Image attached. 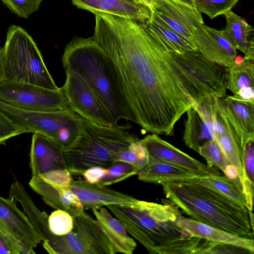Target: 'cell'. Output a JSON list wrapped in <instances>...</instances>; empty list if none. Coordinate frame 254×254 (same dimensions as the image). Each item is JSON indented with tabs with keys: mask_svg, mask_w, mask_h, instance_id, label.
I'll use <instances>...</instances> for the list:
<instances>
[{
	"mask_svg": "<svg viewBox=\"0 0 254 254\" xmlns=\"http://www.w3.org/2000/svg\"><path fill=\"white\" fill-rule=\"evenodd\" d=\"M93 38L111 59L127 103L145 132L173 135L195 102L180 79L170 51L130 18L97 13Z\"/></svg>",
	"mask_w": 254,
	"mask_h": 254,
	"instance_id": "1",
	"label": "cell"
},
{
	"mask_svg": "<svg viewBox=\"0 0 254 254\" xmlns=\"http://www.w3.org/2000/svg\"><path fill=\"white\" fill-rule=\"evenodd\" d=\"M167 202L138 199L133 204L107 206L149 254H199L204 240L190 236L179 226L182 214L176 206Z\"/></svg>",
	"mask_w": 254,
	"mask_h": 254,
	"instance_id": "2",
	"label": "cell"
},
{
	"mask_svg": "<svg viewBox=\"0 0 254 254\" xmlns=\"http://www.w3.org/2000/svg\"><path fill=\"white\" fill-rule=\"evenodd\" d=\"M62 62L65 71L86 82L117 123L126 120L136 124L112 60L93 36L71 40Z\"/></svg>",
	"mask_w": 254,
	"mask_h": 254,
	"instance_id": "3",
	"label": "cell"
},
{
	"mask_svg": "<svg viewBox=\"0 0 254 254\" xmlns=\"http://www.w3.org/2000/svg\"><path fill=\"white\" fill-rule=\"evenodd\" d=\"M166 198L198 222L238 236L252 238L249 211L193 180L162 184Z\"/></svg>",
	"mask_w": 254,
	"mask_h": 254,
	"instance_id": "4",
	"label": "cell"
},
{
	"mask_svg": "<svg viewBox=\"0 0 254 254\" xmlns=\"http://www.w3.org/2000/svg\"><path fill=\"white\" fill-rule=\"evenodd\" d=\"M82 118L78 136L63 150L67 169L72 175H82L92 167H109L120 151L139 139L131 133L129 124L105 126Z\"/></svg>",
	"mask_w": 254,
	"mask_h": 254,
	"instance_id": "5",
	"label": "cell"
},
{
	"mask_svg": "<svg viewBox=\"0 0 254 254\" xmlns=\"http://www.w3.org/2000/svg\"><path fill=\"white\" fill-rule=\"evenodd\" d=\"M3 80L32 84L52 90L59 88L32 37L15 25L10 26L6 32L3 46Z\"/></svg>",
	"mask_w": 254,
	"mask_h": 254,
	"instance_id": "6",
	"label": "cell"
},
{
	"mask_svg": "<svg viewBox=\"0 0 254 254\" xmlns=\"http://www.w3.org/2000/svg\"><path fill=\"white\" fill-rule=\"evenodd\" d=\"M170 53L178 74L195 103L226 96L228 67L210 61L197 50Z\"/></svg>",
	"mask_w": 254,
	"mask_h": 254,
	"instance_id": "7",
	"label": "cell"
},
{
	"mask_svg": "<svg viewBox=\"0 0 254 254\" xmlns=\"http://www.w3.org/2000/svg\"><path fill=\"white\" fill-rule=\"evenodd\" d=\"M0 111L27 133L43 135L63 150L75 140L82 127V117L69 107L53 112L29 111L0 101Z\"/></svg>",
	"mask_w": 254,
	"mask_h": 254,
	"instance_id": "8",
	"label": "cell"
},
{
	"mask_svg": "<svg viewBox=\"0 0 254 254\" xmlns=\"http://www.w3.org/2000/svg\"><path fill=\"white\" fill-rule=\"evenodd\" d=\"M72 230L64 236L52 234L43 243L51 254H115L114 247L99 223L84 211L74 216Z\"/></svg>",
	"mask_w": 254,
	"mask_h": 254,
	"instance_id": "9",
	"label": "cell"
},
{
	"mask_svg": "<svg viewBox=\"0 0 254 254\" xmlns=\"http://www.w3.org/2000/svg\"><path fill=\"white\" fill-rule=\"evenodd\" d=\"M0 101L29 111L53 112L69 107L61 88L52 90L32 84L5 80L0 82Z\"/></svg>",
	"mask_w": 254,
	"mask_h": 254,
	"instance_id": "10",
	"label": "cell"
},
{
	"mask_svg": "<svg viewBox=\"0 0 254 254\" xmlns=\"http://www.w3.org/2000/svg\"><path fill=\"white\" fill-rule=\"evenodd\" d=\"M65 72L66 79L61 88L70 109L98 125L111 126L118 124L83 79L70 71Z\"/></svg>",
	"mask_w": 254,
	"mask_h": 254,
	"instance_id": "11",
	"label": "cell"
},
{
	"mask_svg": "<svg viewBox=\"0 0 254 254\" xmlns=\"http://www.w3.org/2000/svg\"><path fill=\"white\" fill-rule=\"evenodd\" d=\"M140 141L145 148L149 159L177 165L194 173L199 177L221 174L215 167L192 158L162 139L158 134H148L140 139Z\"/></svg>",
	"mask_w": 254,
	"mask_h": 254,
	"instance_id": "12",
	"label": "cell"
},
{
	"mask_svg": "<svg viewBox=\"0 0 254 254\" xmlns=\"http://www.w3.org/2000/svg\"><path fill=\"white\" fill-rule=\"evenodd\" d=\"M152 10L171 28L193 43L194 31L204 24L201 12L195 7L177 0H157Z\"/></svg>",
	"mask_w": 254,
	"mask_h": 254,
	"instance_id": "13",
	"label": "cell"
},
{
	"mask_svg": "<svg viewBox=\"0 0 254 254\" xmlns=\"http://www.w3.org/2000/svg\"><path fill=\"white\" fill-rule=\"evenodd\" d=\"M192 40L203 56L225 67L233 64L237 57V50L224 37L221 30L203 24L195 29Z\"/></svg>",
	"mask_w": 254,
	"mask_h": 254,
	"instance_id": "14",
	"label": "cell"
},
{
	"mask_svg": "<svg viewBox=\"0 0 254 254\" xmlns=\"http://www.w3.org/2000/svg\"><path fill=\"white\" fill-rule=\"evenodd\" d=\"M74 193L84 210L99 208L111 204L135 203L138 199L130 195L85 180L73 181L67 188Z\"/></svg>",
	"mask_w": 254,
	"mask_h": 254,
	"instance_id": "15",
	"label": "cell"
},
{
	"mask_svg": "<svg viewBox=\"0 0 254 254\" xmlns=\"http://www.w3.org/2000/svg\"><path fill=\"white\" fill-rule=\"evenodd\" d=\"M0 227L16 239L34 249L42 241L30 220L17 202L0 196Z\"/></svg>",
	"mask_w": 254,
	"mask_h": 254,
	"instance_id": "16",
	"label": "cell"
},
{
	"mask_svg": "<svg viewBox=\"0 0 254 254\" xmlns=\"http://www.w3.org/2000/svg\"><path fill=\"white\" fill-rule=\"evenodd\" d=\"M78 8L93 14L107 13L145 23L152 9L139 0H71Z\"/></svg>",
	"mask_w": 254,
	"mask_h": 254,
	"instance_id": "17",
	"label": "cell"
},
{
	"mask_svg": "<svg viewBox=\"0 0 254 254\" xmlns=\"http://www.w3.org/2000/svg\"><path fill=\"white\" fill-rule=\"evenodd\" d=\"M63 149L47 137L33 133L29 153L32 176L48 172L67 169Z\"/></svg>",
	"mask_w": 254,
	"mask_h": 254,
	"instance_id": "18",
	"label": "cell"
},
{
	"mask_svg": "<svg viewBox=\"0 0 254 254\" xmlns=\"http://www.w3.org/2000/svg\"><path fill=\"white\" fill-rule=\"evenodd\" d=\"M226 117L242 149L248 141L254 139V101L235 95L224 98Z\"/></svg>",
	"mask_w": 254,
	"mask_h": 254,
	"instance_id": "19",
	"label": "cell"
},
{
	"mask_svg": "<svg viewBox=\"0 0 254 254\" xmlns=\"http://www.w3.org/2000/svg\"><path fill=\"white\" fill-rule=\"evenodd\" d=\"M179 226L190 236L211 242L236 246L254 252V241L248 238L233 234L223 230L198 222L181 215L178 220Z\"/></svg>",
	"mask_w": 254,
	"mask_h": 254,
	"instance_id": "20",
	"label": "cell"
},
{
	"mask_svg": "<svg viewBox=\"0 0 254 254\" xmlns=\"http://www.w3.org/2000/svg\"><path fill=\"white\" fill-rule=\"evenodd\" d=\"M29 185L46 204L55 209L67 211L73 216L85 210L77 196L68 188L54 186L38 176H32Z\"/></svg>",
	"mask_w": 254,
	"mask_h": 254,
	"instance_id": "21",
	"label": "cell"
},
{
	"mask_svg": "<svg viewBox=\"0 0 254 254\" xmlns=\"http://www.w3.org/2000/svg\"><path fill=\"white\" fill-rule=\"evenodd\" d=\"M138 179L155 184L184 182L199 178L182 167L162 161L149 159L148 163L137 173Z\"/></svg>",
	"mask_w": 254,
	"mask_h": 254,
	"instance_id": "22",
	"label": "cell"
},
{
	"mask_svg": "<svg viewBox=\"0 0 254 254\" xmlns=\"http://www.w3.org/2000/svg\"><path fill=\"white\" fill-rule=\"evenodd\" d=\"M92 212L114 248L116 253L132 254L136 247L135 240L125 227L104 207L93 208Z\"/></svg>",
	"mask_w": 254,
	"mask_h": 254,
	"instance_id": "23",
	"label": "cell"
},
{
	"mask_svg": "<svg viewBox=\"0 0 254 254\" xmlns=\"http://www.w3.org/2000/svg\"><path fill=\"white\" fill-rule=\"evenodd\" d=\"M186 113L187 117L183 140L188 147L198 153L201 146L214 139L213 132L195 103L190 107Z\"/></svg>",
	"mask_w": 254,
	"mask_h": 254,
	"instance_id": "24",
	"label": "cell"
},
{
	"mask_svg": "<svg viewBox=\"0 0 254 254\" xmlns=\"http://www.w3.org/2000/svg\"><path fill=\"white\" fill-rule=\"evenodd\" d=\"M144 24L170 51L181 54L187 50H197L192 42L171 28L152 10L151 17Z\"/></svg>",
	"mask_w": 254,
	"mask_h": 254,
	"instance_id": "25",
	"label": "cell"
},
{
	"mask_svg": "<svg viewBox=\"0 0 254 254\" xmlns=\"http://www.w3.org/2000/svg\"><path fill=\"white\" fill-rule=\"evenodd\" d=\"M224 16L226 25L221 30L224 37L236 50L245 54L250 40L254 38V27L232 11Z\"/></svg>",
	"mask_w": 254,
	"mask_h": 254,
	"instance_id": "26",
	"label": "cell"
},
{
	"mask_svg": "<svg viewBox=\"0 0 254 254\" xmlns=\"http://www.w3.org/2000/svg\"><path fill=\"white\" fill-rule=\"evenodd\" d=\"M228 68L227 89L234 95L254 90V60L237 57Z\"/></svg>",
	"mask_w": 254,
	"mask_h": 254,
	"instance_id": "27",
	"label": "cell"
},
{
	"mask_svg": "<svg viewBox=\"0 0 254 254\" xmlns=\"http://www.w3.org/2000/svg\"><path fill=\"white\" fill-rule=\"evenodd\" d=\"M230 201L247 208L246 199L241 188L225 175H210L193 180Z\"/></svg>",
	"mask_w": 254,
	"mask_h": 254,
	"instance_id": "28",
	"label": "cell"
},
{
	"mask_svg": "<svg viewBox=\"0 0 254 254\" xmlns=\"http://www.w3.org/2000/svg\"><path fill=\"white\" fill-rule=\"evenodd\" d=\"M198 153L205 159L207 164L221 171L236 184H240L236 169L229 163L215 139L203 144L199 148Z\"/></svg>",
	"mask_w": 254,
	"mask_h": 254,
	"instance_id": "29",
	"label": "cell"
},
{
	"mask_svg": "<svg viewBox=\"0 0 254 254\" xmlns=\"http://www.w3.org/2000/svg\"><path fill=\"white\" fill-rule=\"evenodd\" d=\"M214 139L229 163L236 169L241 185L245 180L242 165V150L232 127L231 126L223 133L215 136Z\"/></svg>",
	"mask_w": 254,
	"mask_h": 254,
	"instance_id": "30",
	"label": "cell"
},
{
	"mask_svg": "<svg viewBox=\"0 0 254 254\" xmlns=\"http://www.w3.org/2000/svg\"><path fill=\"white\" fill-rule=\"evenodd\" d=\"M139 169L127 162L117 161L105 168L104 174L98 184L108 186L137 174Z\"/></svg>",
	"mask_w": 254,
	"mask_h": 254,
	"instance_id": "31",
	"label": "cell"
},
{
	"mask_svg": "<svg viewBox=\"0 0 254 254\" xmlns=\"http://www.w3.org/2000/svg\"><path fill=\"white\" fill-rule=\"evenodd\" d=\"M124 161L131 163L140 170L149 161L148 153L140 139L131 142L117 155L115 162Z\"/></svg>",
	"mask_w": 254,
	"mask_h": 254,
	"instance_id": "32",
	"label": "cell"
},
{
	"mask_svg": "<svg viewBox=\"0 0 254 254\" xmlns=\"http://www.w3.org/2000/svg\"><path fill=\"white\" fill-rule=\"evenodd\" d=\"M239 0H193L195 8L211 19L231 11Z\"/></svg>",
	"mask_w": 254,
	"mask_h": 254,
	"instance_id": "33",
	"label": "cell"
},
{
	"mask_svg": "<svg viewBox=\"0 0 254 254\" xmlns=\"http://www.w3.org/2000/svg\"><path fill=\"white\" fill-rule=\"evenodd\" d=\"M48 224L50 232L56 236H64L73 229V216L68 211L56 209L48 217Z\"/></svg>",
	"mask_w": 254,
	"mask_h": 254,
	"instance_id": "34",
	"label": "cell"
},
{
	"mask_svg": "<svg viewBox=\"0 0 254 254\" xmlns=\"http://www.w3.org/2000/svg\"><path fill=\"white\" fill-rule=\"evenodd\" d=\"M34 248L0 228V254H34Z\"/></svg>",
	"mask_w": 254,
	"mask_h": 254,
	"instance_id": "35",
	"label": "cell"
},
{
	"mask_svg": "<svg viewBox=\"0 0 254 254\" xmlns=\"http://www.w3.org/2000/svg\"><path fill=\"white\" fill-rule=\"evenodd\" d=\"M242 165L245 178L242 188L254 187V139L246 142L242 149Z\"/></svg>",
	"mask_w": 254,
	"mask_h": 254,
	"instance_id": "36",
	"label": "cell"
},
{
	"mask_svg": "<svg viewBox=\"0 0 254 254\" xmlns=\"http://www.w3.org/2000/svg\"><path fill=\"white\" fill-rule=\"evenodd\" d=\"M14 13L20 17L27 18L37 11L42 0H1Z\"/></svg>",
	"mask_w": 254,
	"mask_h": 254,
	"instance_id": "37",
	"label": "cell"
},
{
	"mask_svg": "<svg viewBox=\"0 0 254 254\" xmlns=\"http://www.w3.org/2000/svg\"><path fill=\"white\" fill-rule=\"evenodd\" d=\"M72 175L67 169H58L48 172L38 177L54 186L66 189L74 181Z\"/></svg>",
	"mask_w": 254,
	"mask_h": 254,
	"instance_id": "38",
	"label": "cell"
},
{
	"mask_svg": "<svg viewBox=\"0 0 254 254\" xmlns=\"http://www.w3.org/2000/svg\"><path fill=\"white\" fill-rule=\"evenodd\" d=\"M25 133H27L25 129L0 111V144L12 137Z\"/></svg>",
	"mask_w": 254,
	"mask_h": 254,
	"instance_id": "39",
	"label": "cell"
},
{
	"mask_svg": "<svg viewBox=\"0 0 254 254\" xmlns=\"http://www.w3.org/2000/svg\"><path fill=\"white\" fill-rule=\"evenodd\" d=\"M105 169L99 166L90 167L86 169L82 176L84 180L90 183L98 184L104 174Z\"/></svg>",
	"mask_w": 254,
	"mask_h": 254,
	"instance_id": "40",
	"label": "cell"
},
{
	"mask_svg": "<svg viewBox=\"0 0 254 254\" xmlns=\"http://www.w3.org/2000/svg\"><path fill=\"white\" fill-rule=\"evenodd\" d=\"M3 80V47L0 46V82Z\"/></svg>",
	"mask_w": 254,
	"mask_h": 254,
	"instance_id": "41",
	"label": "cell"
},
{
	"mask_svg": "<svg viewBox=\"0 0 254 254\" xmlns=\"http://www.w3.org/2000/svg\"><path fill=\"white\" fill-rule=\"evenodd\" d=\"M143 3L145 4L151 9L156 4L157 0H139Z\"/></svg>",
	"mask_w": 254,
	"mask_h": 254,
	"instance_id": "42",
	"label": "cell"
},
{
	"mask_svg": "<svg viewBox=\"0 0 254 254\" xmlns=\"http://www.w3.org/2000/svg\"><path fill=\"white\" fill-rule=\"evenodd\" d=\"M182 3L189 5L190 6L195 7V4L193 0H177Z\"/></svg>",
	"mask_w": 254,
	"mask_h": 254,
	"instance_id": "43",
	"label": "cell"
}]
</instances>
